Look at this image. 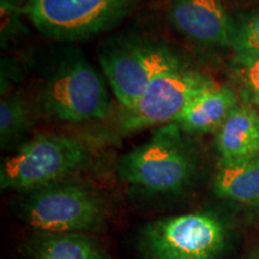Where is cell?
Wrapping results in <instances>:
<instances>
[{"label":"cell","mask_w":259,"mask_h":259,"mask_svg":"<svg viewBox=\"0 0 259 259\" xmlns=\"http://www.w3.org/2000/svg\"><path fill=\"white\" fill-rule=\"evenodd\" d=\"M119 180L149 194H176L186 190L197 174L196 151L174 122L162 126L144 143L121 155Z\"/></svg>","instance_id":"cell-1"},{"label":"cell","mask_w":259,"mask_h":259,"mask_svg":"<svg viewBox=\"0 0 259 259\" xmlns=\"http://www.w3.org/2000/svg\"><path fill=\"white\" fill-rule=\"evenodd\" d=\"M97 57L122 109L134 106L158 76L187 64L166 42L135 32L108 37L100 46Z\"/></svg>","instance_id":"cell-2"},{"label":"cell","mask_w":259,"mask_h":259,"mask_svg":"<svg viewBox=\"0 0 259 259\" xmlns=\"http://www.w3.org/2000/svg\"><path fill=\"white\" fill-rule=\"evenodd\" d=\"M38 99L45 112L58 120H100L108 113L106 80L77 48L58 53L42 77Z\"/></svg>","instance_id":"cell-3"},{"label":"cell","mask_w":259,"mask_h":259,"mask_svg":"<svg viewBox=\"0 0 259 259\" xmlns=\"http://www.w3.org/2000/svg\"><path fill=\"white\" fill-rule=\"evenodd\" d=\"M22 221L50 233H84L105 225L106 208L99 194L74 181H56L27 191L19 199Z\"/></svg>","instance_id":"cell-4"},{"label":"cell","mask_w":259,"mask_h":259,"mask_svg":"<svg viewBox=\"0 0 259 259\" xmlns=\"http://www.w3.org/2000/svg\"><path fill=\"white\" fill-rule=\"evenodd\" d=\"M89 149L78 138L40 134L4 158L2 190L27 192L63 180L88 161Z\"/></svg>","instance_id":"cell-5"},{"label":"cell","mask_w":259,"mask_h":259,"mask_svg":"<svg viewBox=\"0 0 259 259\" xmlns=\"http://www.w3.org/2000/svg\"><path fill=\"white\" fill-rule=\"evenodd\" d=\"M138 0H27L25 16L45 36L79 42L111 30Z\"/></svg>","instance_id":"cell-6"},{"label":"cell","mask_w":259,"mask_h":259,"mask_svg":"<svg viewBox=\"0 0 259 259\" xmlns=\"http://www.w3.org/2000/svg\"><path fill=\"white\" fill-rule=\"evenodd\" d=\"M226 240L221 220L192 212L149 223L141 233L139 250L145 259H218Z\"/></svg>","instance_id":"cell-7"},{"label":"cell","mask_w":259,"mask_h":259,"mask_svg":"<svg viewBox=\"0 0 259 259\" xmlns=\"http://www.w3.org/2000/svg\"><path fill=\"white\" fill-rule=\"evenodd\" d=\"M215 82L209 76L189 64L161 74L149 84L134 106L122 109L120 130L128 134L171 124L194 96Z\"/></svg>","instance_id":"cell-8"},{"label":"cell","mask_w":259,"mask_h":259,"mask_svg":"<svg viewBox=\"0 0 259 259\" xmlns=\"http://www.w3.org/2000/svg\"><path fill=\"white\" fill-rule=\"evenodd\" d=\"M167 18L181 36L203 47L232 46L234 19L222 0H169Z\"/></svg>","instance_id":"cell-9"},{"label":"cell","mask_w":259,"mask_h":259,"mask_svg":"<svg viewBox=\"0 0 259 259\" xmlns=\"http://www.w3.org/2000/svg\"><path fill=\"white\" fill-rule=\"evenodd\" d=\"M220 164H238L259 157V113L253 106L239 103L216 131Z\"/></svg>","instance_id":"cell-10"},{"label":"cell","mask_w":259,"mask_h":259,"mask_svg":"<svg viewBox=\"0 0 259 259\" xmlns=\"http://www.w3.org/2000/svg\"><path fill=\"white\" fill-rule=\"evenodd\" d=\"M239 99L234 88L215 83L194 96L174 124L186 135H205L218 131L233 108L240 103Z\"/></svg>","instance_id":"cell-11"},{"label":"cell","mask_w":259,"mask_h":259,"mask_svg":"<svg viewBox=\"0 0 259 259\" xmlns=\"http://www.w3.org/2000/svg\"><path fill=\"white\" fill-rule=\"evenodd\" d=\"M28 259H111L102 246L83 233L38 232L24 244Z\"/></svg>","instance_id":"cell-12"},{"label":"cell","mask_w":259,"mask_h":259,"mask_svg":"<svg viewBox=\"0 0 259 259\" xmlns=\"http://www.w3.org/2000/svg\"><path fill=\"white\" fill-rule=\"evenodd\" d=\"M219 197L246 205L259 204V157L238 164H220L213 181Z\"/></svg>","instance_id":"cell-13"},{"label":"cell","mask_w":259,"mask_h":259,"mask_svg":"<svg viewBox=\"0 0 259 259\" xmlns=\"http://www.w3.org/2000/svg\"><path fill=\"white\" fill-rule=\"evenodd\" d=\"M32 125L30 105L21 94H10L0 102V141L8 147L27 134Z\"/></svg>","instance_id":"cell-14"},{"label":"cell","mask_w":259,"mask_h":259,"mask_svg":"<svg viewBox=\"0 0 259 259\" xmlns=\"http://www.w3.org/2000/svg\"><path fill=\"white\" fill-rule=\"evenodd\" d=\"M231 70L242 102L259 107V53H234Z\"/></svg>","instance_id":"cell-15"},{"label":"cell","mask_w":259,"mask_h":259,"mask_svg":"<svg viewBox=\"0 0 259 259\" xmlns=\"http://www.w3.org/2000/svg\"><path fill=\"white\" fill-rule=\"evenodd\" d=\"M2 28L0 41L2 47H8L11 42L18 40L24 34L23 16L25 15V3L23 0H2Z\"/></svg>","instance_id":"cell-16"},{"label":"cell","mask_w":259,"mask_h":259,"mask_svg":"<svg viewBox=\"0 0 259 259\" xmlns=\"http://www.w3.org/2000/svg\"><path fill=\"white\" fill-rule=\"evenodd\" d=\"M231 48L234 53H259V12L234 21Z\"/></svg>","instance_id":"cell-17"},{"label":"cell","mask_w":259,"mask_h":259,"mask_svg":"<svg viewBox=\"0 0 259 259\" xmlns=\"http://www.w3.org/2000/svg\"><path fill=\"white\" fill-rule=\"evenodd\" d=\"M247 259H259V248L252 252V253L248 255Z\"/></svg>","instance_id":"cell-18"}]
</instances>
